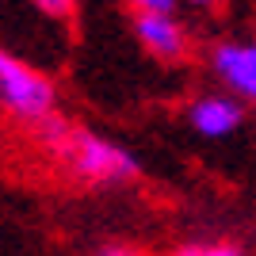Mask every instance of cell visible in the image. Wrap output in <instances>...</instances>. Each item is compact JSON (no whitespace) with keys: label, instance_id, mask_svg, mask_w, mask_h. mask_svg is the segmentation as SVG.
I'll list each match as a JSON object with an SVG mask.
<instances>
[{"label":"cell","instance_id":"obj_4","mask_svg":"<svg viewBox=\"0 0 256 256\" xmlns=\"http://www.w3.org/2000/svg\"><path fill=\"white\" fill-rule=\"evenodd\" d=\"M134 34L160 62H180L188 54V34H184L180 20L172 12H138L134 16Z\"/></svg>","mask_w":256,"mask_h":256},{"label":"cell","instance_id":"obj_6","mask_svg":"<svg viewBox=\"0 0 256 256\" xmlns=\"http://www.w3.org/2000/svg\"><path fill=\"white\" fill-rule=\"evenodd\" d=\"M176 252H184V256H237L241 245H230V241H184Z\"/></svg>","mask_w":256,"mask_h":256},{"label":"cell","instance_id":"obj_5","mask_svg":"<svg viewBox=\"0 0 256 256\" xmlns=\"http://www.w3.org/2000/svg\"><path fill=\"white\" fill-rule=\"evenodd\" d=\"M241 118H245V107H241L237 96H199L192 107H188L192 130L203 134V138H214V142L237 134Z\"/></svg>","mask_w":256,"mask_h":256},{"label":"cell","instance_id":"obj_1","mask_svg":"<svg viewBox=\"0 0 256 256\" xmlns=\"http://www.w3.org/2000/svg\"><path fill=\"white\" fill-rule=\"evenodd\" d=\"M0 107L12 118L34 126L38 118L58 111V88L42 69H34L23 58L0 50Z\"/></svg>","mask_w":256,"mask_h":256},{"label":"cell","instance_id":"obj_3","mask_svg":"<svg viewBox=\"0 0 256 256\" xmlns=\"http://www.w3.org/2000/svg\"><path fill=\"white\" fill-rule=\"evenodd\" d=\"M210 69L230 96L256 104V42H218L210 54Z\"/></svg>","mask_w":256,"mask_h":256},{"label":"cell","instance_id":"obj_8","mask_svg":"<svg viewBox=\"0 0 256 256\" xmlns=\"http://www.w3.org/2000/svg\"><path fill=\"white\" fill-rule=\"evenodd\" d=\"M134 12H176L180 0H126Z\"/></svg>","mask_w":256,"mask_h":256},{"label":"cell","instance_id":"obj_9","mask_svg":"<svg viewBox=\"0 0 256 256\" xmlns=\"http://www.w3.org/2000/svg\"><path fill=\"white\" fill-rule=\"evenodd\" d=\"M184 4H192V8H214L218 0H184Z\"/></svg>","mask_w":256,"mask_h":256},{"label":"cell","instance_id":"obj_7","mask_svg":"<svg viewBox=\"0 0 256 256\" xmlns=\"http://www.w3.org/2000/svg\"><path fill=\"white\" fill-rule=\"evenodd\" d=\"M31 4L42 12V16H50V20H69L76 12V0H31Z\"/></svg>","mask_w":256,"mask_h":256},{"label":"cell","instance_id":"obj_2","mask_svg":"<svg viewBox=\"0 0 256 256\" xmlns=\"http://www.w3.org/2000/svg\"><path fill=\"white\" fill-rule=\"evenodd\" d=\"M69 168L88 184H126L142 172L138 157L122 146H115L111 138H100V134H88V130H69L62 150Z\"/></svg>","mask_w":256,"mask_h":256}]
</instances>
